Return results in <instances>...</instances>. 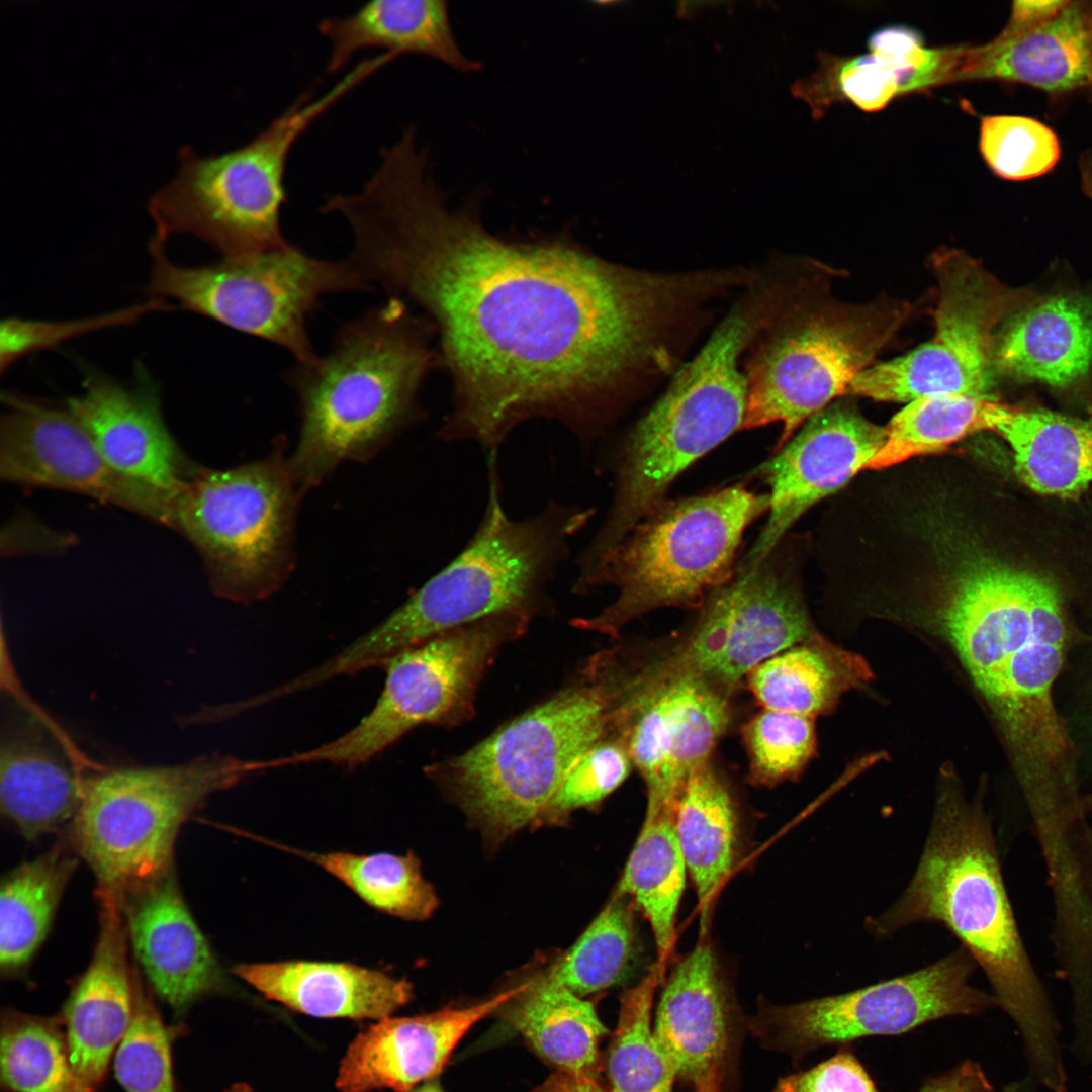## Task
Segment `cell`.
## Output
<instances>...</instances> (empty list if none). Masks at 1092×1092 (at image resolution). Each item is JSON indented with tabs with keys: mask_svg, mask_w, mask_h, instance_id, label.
Returning <instances> with one entry per match:
<instances>
[{
	"mask_svg": "<svg viewBox=\"0 0 1092 1092\" xmlns=\"http://www.w3.org/2000/svg\"><path fill=\"white\" fill-rule=\"evenodd\" d=\"M814 113L831 104L849 101L867 112L883 109L902 96V78L872 54L837 57L823 54L818 71L795 87Z\"/></svg>",
	"mask_w": 1092,
	"mask_h": 1092,
	"instance_id": "obj_44",
	"label": "cell"
},
{
	"mask_svg": "<svg viewBox=\"0 0 1092 1092\" xmlns=\"http://www.w3.org/2000/svg\"><path fill=\"white\" fill-rule=\"evenodd\" d=\"M632 766L623 743L608 735L578 761L534 825H558L575 810L598 805L626 780Z\"/></svg>",
	"mask_w": 1092,
	"mask_h": 1092,
	"instance_id": "obj_47",
	"label": "cell"
},
{
	"mask_svg": "<svg viewBox=\"0 0 1092 1092\" xmlns=\"http://www.w3.org/2000/svg\"><path fill=\"white\" fill-rule=\"evenodd\" d=\"M534 1092H607L592 1076L560 1072L551 1076Z\"/></svg>",
	"mask_w": 1092,
	"mask_h": 1092,
	"instance_id": "obj_52",
	"label": "cell"
},
{
	"mask_svg": "<svg viewBox=\"0 0 1092 1092\" xmlns=\"http://www.w3.org/2000/svg\"><path fill=\"white\" fill-rule=\"evenodd\" d=\"M995 376L1069 388L1092 374V294H1059L1016 308L999 326Z\"/></svg>",
	"mask_w": 1092,
	"mask_h": 1092,
	"instance_id": "obj_27",
	"label": "cell"
},
{
	"mask_svg": "<svg viewBox=\"0 0 1092 1092\" xmlns=\"http://www.w3.org/2000/svg\"><path fill=\"white\" fill-rule=\"evenodd\" d=\"M835 269L815 262L787 282L746 366L742 429L782 425L778 449L808 419L841 396L914 312L888 295L851 302L832 291Z\"/></svg>",
	"mask_w": 1092,
	"mask_h": 1092,
	"instance_id": "obj_7",
	"label": "cell"
},
{
	"mask_svg": "<svg viewBox=\"0 0 1092 1092\" xmlns=\"http://www.w3.org/2000/svg\"><path fill=\"white\" fill-rule=\"evenodd\" d=\"M1053 941L1073 1002L1072 1053L1092 1064V836L1069 840L1046 866Z\"/></svg>",
	"mask_w": 1092,
	"mask_h": 1092,
	"instance_id": "obj_31",
	"label": "cell"
},
{
	"mask_svg": "<svg viewBox=\"0 0 1092 1092\" xmlns=\"http://www.w3.org/2000/svg\"><path fill=\"white\" fill-rule=\"evenodd\" d=\"M125 386L87 370L83 391L67 407L120 473L177 495L197 465L188 462L162 414L160 388L145 368Z\"/></svg>",
	"mask_w": 1092,
	"mask_h": 1092,
	"instance_id": "obj_23",
	"label": "cell"
},
{
	"mask_svg": "<svg viewBox=\"0 0 1092 1092\" xmlns=\"http://www.w3.org/2000/svg\"><path fill=\"white\" fill-rule=\"evenodd\" d=\"M288 849L323 868L371 907L406 920H424L438 905L433 887L423 878L413 854H354Z\"/></svg>",
	"mask_w": 1092,
	"mask_h": 1092,
	"instance_id": "obj_39",
	"label": "cell"
},
{
	"mask_svg": "<svg viewBox=\"0 0 1092 1092\" xmlns=\"http://www.w3.org/2000/svg\"><path fill=\"white\" fill-rule=\"evenodd\" d=\"M699 610L684 640L643 672L691 674L729 696L761 662L817 633L774 551L754 568L736 567Z\"/></svg>",
	"mask_w": 1092,
	"mask_h": 1092,
	"instance_id": "obj_17",
	"label": "cell"
},
{
	"mask_svg": "<svg viewBox=\"0 0 1092 1092\" xmlns=\"http://www.w3.org/2000/svg\"><path fill=\"white\" fill-rule=\"evenodd\" d=\"M254 774L257 760L221 754L98 770L86 778L67 839L92 870L97 892L119 898L173 867L181 826L210 795Z\"/></svg>",
	"mask_w": 1092,
	"mask_h": 1092,
	"instance_id": "obj_11",
	"label": "cell"
},
{
	"mask_svg": "<svg viewBox=\"0 0 1092 1092\" xmlns=\"http://www.w3.org/2000/svg\"><path fill=\"white\" fill-rule=\"evenodd\" d=\"M165 244L153 238L149 242L147 293L152 298L174 299L186 310L276 344L297 363L318 356L307 322L323 296L375 290L348 259H320L292 243L199 267L174 264Z\"/></svg>",
	"mask_w": 1092,
	"mask_h": 1092,
	"instance_id": "obj_13",
	"label": "cell"
},
{
	"mask_svg": "<svg viewBox=\"0 0 1092 1092\" xmlns=\"http://www.w3.org/2000/svg\"><path fill=\"white\" fill-rule=\"evenodd\" d=\"M917 1092H997L982 1069L972 1060H965L951 1070L928 1077Z\"/></svg>",
	"mask_w": 1092,
	"mask_h": 1092,
	"instance_id": "obj_50",
	"label": "cell"
},
{
	"mask_svg": "<svg viewBox=\"0 0 1092 1092\" xmlns=\"http://www.w3.org/2000/svg\"><path fill=\"white\" fill-rule=\"evenodd\" d=\"M769 509V495L743 485L662 502L647 514L574 592L613 585L616 599L571 624L612 637L632 620L665 607L700 608L735 574L746 528Z\"/></svg>",
	"mask_w": 1092,
	"mask_h": 1092,
	"instance_id": "obj_9",
	"label": "cell"
},
{
	"mask_svg": "<svg viewBox=\"0 0 1092 1092\" xmlns=\"http://www.w3.org/2000/svg\"><path fill=\"white\" fill-rule=\"evenodd\" d=\"M381 69L376 58L357 63L320 96L304 92L246 144L200 156L191 147L178 151L172 178L148 203L153 238L193 235L223 258L286 246L280 214L287 201L285 171L289 153L306 129L344 96Z\"/></svg>",
	"mask_w": 1092,
	"mask_h": 1092,
	"instance_id": "obj_8",
	"label": "cell"
},
{
	"mask_svg": "<svg viewBox=\"0 0 1092 1092\" xmlns=\"http://www.w3.org/2000/svg\"><path fill=\"white\" fill-rule=\"evenodd\" d=\"M187 1027L163 1019L148 988L134 973V1012L113 1058L115 1079L125 1092H177L173 1046Z\"/></svg>",
	"mask_w": 1092,
	"mask_h": 1092,
	"instance_id": "obj_43",
	"label": "cell"
},
{
	"mask_svg": "<svg viewBox=\"0 0 1092 1092\" xmlns=\"http://www.w3.org/2000/svg\"><path fill=\"white\" fill-rule=\"evenodd\" d=\"M674 829L705 921L733 868L738 841L735 802L710 760L687 776L675 803Z\"/></svg>",
	"mask_w": 1092,
	"mask_h": 1092,
	"instance_id": "obj_33",
	"label": "cell"
},
{
	"mask_svg": "<svg viewBox=\"0 0 1092 1092\" xmlns=\"http://www.w3.org/2000/svg\"><path fill=\"white\" fill-rule=\"evenodd\" d=\"M776 1092H881L850 1046L811 1069L779 1080Z\"/></svg>",
	"mask_w": 1092,
	"mask_h": 1092,
	"instance_id": "obj_49",
	"label": "cell"
},
{
	"mask_svg": "<svg viewBox=\"0 0 1092 1092\" xmlns=\"http://www.w3.org/2000/svg\"><path fill=\"white\" fill-rule=\"evenodd\" d=\"M885 440L886 427L867 420L849 400L837 399L808 419L758 469L770 488L769 516L737 567L761 563L806 511L867 469Z\"/></svg>",
	"mask_w": 1092,
	"mask_h": 1092,
	"instance_id": "obj_20",
	"label": "cell"
},
{
	"mask_svg": "<svg viewBox=\"0 0 1092 1092\" xmlns=\"http://www.w3.org/2000/svg\"><path fill=\"white\" fill-rule=\"evenodd\" d=\"M532 617L504 613L439 633L384 663L372 710L333 740L275 759L277 767L329 763L353 768L423 724L455 726L474 713L477 688L493 657L520 637Z\"/></svg>",
	"mask_w": 1092,
	"mask_h": 1092,
	"instance_id": "obj_14",
	"label": "cell"
},
{
	"mask_svg": "<svg viewBox=\"0 0 1092 1092\" xmlns=\"http://www.w3.org/2000/svg\"><path fill=\"white\" fill-rule=\"evenodd\" d=\"M0 1085L2 1092H77L59 1014L2 1010Z\"/></svg>",
	"mask_w": 1092,
	"mask_h": 1092,
	"instance_id": "obj_41",
	"label": "cell"
},
{
	"mask_svg": "<svg viewBox=\"0 0 1092 1092\" xmlns=\"http://www.w3.org/2000/svg\"><path fill=\"white\" fill-rule=\"evenodd\" d=\"M585 676L427 768L493 842L534 825L578 761L609 735L605 691Z\"/></svg>",
	"mask_w": 1092,
	"mask_h": 1092,
	"instance_id": "obj_10",
	"label": "cell"
},
{
	"mask_svg": "<svg viewBox=\"0 0 1092 1092\" xmlns=\"http://www.w3.org/2000/svg\"><path fill=\"white\" fill-rule=\"evenodd\" d=\"M728 697L691 674L622 676L611 730L645 782L646 808L674 810L687 776L710 760L728 728Z\"/></svg>",
	"mask_w": 1092,
	"mask_h": 1092,
	"instance_id": "obj_18",
	"label": "cell"
},
{
	"mask_svg": "<svg viewBox=\"0 0 1092 1092\" xmlns=\"http://www.w3.org/2000/svg\"><path fill=\"white\" fill-rule=\"evenodd\" d=\"M918 922L945 926L989 980L997 1006L1021 1035L1029 1074L1046 1089L1068 1077L1061 1026L1022 942L1001 873L995 836L979 802H968L949 768L939 776L930 831L900 898L868 921L889 935Z\"/></svg>",
	"mask_w": 1092,
	"mask_h": 1092,
	"instance_id": "obj_3",
	"label": "cell"
},
{
	"mask_svg": "<svg viewBox=\"0 0 1092 1092\" xmlns=\"http://www.w3.org/2000/svg\"><path fill=\"white\" fill-rule=\"evenodd\" d=\"M233 971L268 999L321 1018L379 1020L413 997L406 980L350 963L292 960Z\"/></svg>",
	"mask_w": 1092,
	"mask_h": 1092,
	"instance_id": "obj_28",
	"label": "cell"
},
{
	"mask_svg": "<svg viewBox=\"0 0 1092 1092\" xmlns=\"http://www.w3.org/2000/svg\"><path fill=\"white\" fill-rule=\"evenodd\" d=\"M3 705L0 744V809L27 840L70 825L87 777L55 725L19 694Z\"/></svg>",
	"mask_w": 1092,
	"mask_h": 1092,
	"instance_id": "obj_21",
	"label": "cell"
},
{
	"mask_svg": "<svg viewBox=\"0 0 1092 1092\" xmlns=\"http://www.w3.org/2000/svg\"><path fill=\"white\" fill-rule=\"evenodd\" d=\"M118 900L139 965L177 1018L225 988L222 970L183 899L173 867L126 890Z\"/></svg>",
	"mask_w": 1092,
	"mask_h": 1092,
	"instance_id": "obj_22",
	"label": "cell"
},
{
	"mask_svg": "<svg viewBox=\"0 0 1092 1092\" xmlns=\"http://www.w3.org/2000/svg\"><path fill=\"white\" fill-rule=\"evenodd\" d=\"M510 1003L507 1021L541 1058L560 1072L594 1077L607 1029L592 1002L547 971L525 982Z\"/></svg>",
	"mask_w": 1092,
	"mask_h": 1092,
	"instance_id": "obj_34",
	"label": "cell"
},
{
	"mask_svg": "<svg viewBox=\"0 0 1092 1092\" xmlns=\"http://www.w3.org/2000/svg\"><path fill=\"white\" fill-rule=\"evenodd\" d=\"M754 785L775 786L799 777L815 755L817 740L812 718L763 709L743 727Z\"/></svg>",
	"mask_w": 1092,
	"mask_h": 1092,
	"instance_id": "obj_45",
	"label": "cell"
},
{
	"mask_svg": "<svg viewBox=\"0 0 1092 1092\" xmlns=\"http://www.w3.org/2000/svg\"><path fill=\"white\" fill-rule=\"evenodd\" d=\"M654 1031L679 1075L697 1089L719 1085L728 1045V1006L717 959L706 940L681 959L666 980Z\"/></svg>",
	"mask_w": 1092,
	"mask_h": 1092,
	"instance_id": "obj_29",
	"label": "cell"
},
{
	"mask_svg": "<svg viewBox=\"0 0 1092 1092\" xmlns=\"http://www.w3.org/2000/svg\"><path fill=\"white\" fill-rule=\"evenodd\" d=\"M1070 1L1063 0H1018L1012 4L1007 25L1028 27L1038 24L1057 15Z\"/></svg>",
	"mask_w": 1092,
	"mask_h": 1092,
	"instance_id": "obj_51",
	"label": "cell"
},
{
	"mask_svg": "<svg viewBox=\"0 0 1092 1092\" xmlns=\"http://www.w3.org/2000/svg\"><path fill=\"white\" fill-rule=\"evenodd\" d=\"M224 1092H254L252 1087L246 1083H236L228 1088Z\"/></svg>",
	"mask_w": 1092,
	"mask_h": 1092,
	"instance_id": "obj_55",
	"label": "cell"
},
{
	"mask_svg": "<svg viewBox=\"0 0 1092 1092\" xmlns=\"http://www.w3.org/2000/svg\"><path fill=\"white\" fill-rule=\"evenodd\" d=\"M226 469L197 466L174 503V529L199 553L212 590L237 603L267 599L295 566L302 491L284 442Z\"/></svg>",
	"mask_w": 1092,
	"mask_h": 1092,
	"instance_id": "obj_12",
	"label": "cell"
},
{
	"mask_svg": "<svg viewBox=\"0 0 1092 1092\" xmlns=\"http://www.w3.org/2000/svg\"><path fill=\"white\" fill-rule=\"evenodd\" d=\"M79 856L68 841L8 873L0 892V971L22 974L46 939Z\"/></svg>",
	"mask_w": 1092,
	"mask_h": 1092,
	"instance_id": "obj_36",
	"label": "cell"
},
{
	"mask_svg": "<svg viewBox=\"0 0 1092 1092\" xmlns=\"http://www.w3.org/2000/svg\"><path fill=\"white\" fill-rule=\"evenodd\" d=\"M169 307L173 305L165 300L151 298L134 306L74 321L46 322L8 317L1 322V371L4 372L18 359L36 350L53 347L91 331L128 324L149 312Z\"/></svg>",
	"mask_w": 1092,
	"mask_h": 1092,
	"instance_id": "obj_48",
	"label": "cell"
},
{
	"mask_svg": "<svg viewBox=\"0 0 1092 1092\" xmlns=\"http://www.w3.org/2000/svg\"><path fill=\"white\" fill-rule=\"evenodd\" d=\"M687 875L674 813L646 810L615 894L628 898L648 921L657 950L656 964L663 972L674 947L675 921Z\"/></svg>",
	"mask_w": 1092,
	"mask_h": 1092,
	"instance_id": "obj_37",
	"label": "cell"
},
{
	"mask_svg": "<svg viewBox=\"0 0 1092 1092\" xmlns=\"http://www.w3.org/2000/svg\"><path fill=\"white\" fill-rule=\"evenodd\" d=\"M928 626L996 719L1033 822L1061 818L1079 798L1069 738L1054 702L1067 636L1054 584L982 559L953 581Z\"/></svg>",
	"mask_w": 1092,
	"mask_h": 1092,
	"instance_id": "obj_2",
	"label": "cell"
},
{
	"mask_svg": "<svg viewBox=\"0 0 1092 1092\" xmlns=\"http://www.w3.org/2000/svg\"><path fill=\"white\" fill-rule=\"evenodd\" d=\"M872 677L861 655L818 633L764 660L746 676L763 709L812 719L831 712L843 694Z\"/></svg>",
	"mask_w": 1092,
	"mask_h": 1092,
	"instance_id": "obj_32",
	"label": "cell"
},
{
	"mask_svg": "<svg viewBox=\"0 0 1092 1092\" xmlns=\"http://www.w3.org/2000/svg\"><path fill=\"white\" fill-rule=\"evenodd\" d=\"M631 903L614 894L576 942L550 967L551 976L580 997L621 982L635 952Z\"/></svg>",
	"mask_w": 1092,
	"mask_h": 1092,
	"instance_id": "obj_42",
	"label": "cell"
},
{
	"mask_svg": "<svg viewBox=\"0 0 1092 1092\" xmlns=\"http://www.w3.org/2000/svg\"><path fill=\"white\" fill-rule=\"evenodd\" d=\"M929 267L937 284L933 337L903 356L870 366L847 396L897 402L943 393L993 397L995 335L1017 308L1014 292L962 250L933 252Z\"/></svg>",
	"mask_w": 1092,
	"mask_h": 1092,
	"instance_id": "obj_15",
	"label": "cell"
},
{
	"mask_svg": "<svg viewBox=\"0 0 1092 1092\" xmlns=\"http://www.w3.org/2000/svg\"><path fill=\"white\" fill-rule=\"evenodd\" d=\"M719 1085H710L697 1089V1092H718Z\"/></svg>",
	"mask_w": 1092,
	"mask_h": 1092,
	"instance_id": "obj_56",
	"label": "cell"
},
{
	"mask_svg": "<svg viewBox=\"0 0 1092 1092\" xmlns=\"http://www.w3.org/2000/svg\"><path fill=\"white\" fill-rule=\"evenodd\" d=\"M1091 1081H1092V1076H1091Z\"/></svg>",
	"mask_w": 1092,
	"mask_h": 1092,
	"instance_id": "obj_57",
	"label": "cell"
},
{
	"mask_svg": "<svg viewBox=\"0 0 1092 1092\" xmlns=\"http://www.w3.org/2000/svg\"><path fill=\"white\" fill-rule=\"evenodd\" d=\"M1083 172L1084 184L1092 194V153L1084 164Z\"/></svg>",
	"mask_w": 1092,
	"mask_h": 1092,
	"instance_id": "obj_53",
	"label": "cell"
},
{
	"mask_svg": "<svg viewBox=\"0 0 1092 1092\" xmlns=\"http://www.w3.org/2000/svg\"><path fill=\"white\" fill-rule=\"evenodd\" d=\"M770 315L759 291L737 302L636 424L620 454L607 517L577 560L579 574L590 573L662 503L678 475L742 428L748 389L739 361Z\"/></svg>",
	"mask_w": 1092,
	"mask_h": 1092,
	"instance_id": "obj_6",
	"label": "cell"
},
{
	"mask_svg": "<svg viewBox=\"0 0 1092 1092\" xmlns=\"http://www.w3.org/2000/svg\"><path fill=\"white\" fill-rule=\"evenodd\" d=\"M2 399V479L83 494L174 529L176 495L116 470L68 407L12 393Z\"/></svg>",
	"mask_w": 1092,
	"mask_h": 1092,
	"instance_id": "obj_19",
	"label": "cell"
},
{
	"mask_svg": "<svg viewBox=\"0 0 1092 1092\" xmlns=\"http://www.w3.org/2000/svg\"><path fill=\"white\" fill-rule=\"evenodd\" d=\"M976 963L960 947L918 971L846 993L770 1007L753 1022L770 1048L800 1059L824 1046H850L873 1036H897L949 1016L997 1006L970 985Z\"/></svg>",
	"mask_w": 1092,
	"mask_h": 1092,
	"instance_id": "obj_16",
	"label": "cell"
},
{
	"mask_svg": "<svg viewBox=\"0 0 1092 1092\" xmlns=\"http://www.w3.org/2000/svg\"><path fill=\"white\" fill-rule=\"evenodd\" d=\"M998 80L1048 92L1092 86V8L1070 1L1028 27L1006 25L993 40L960 46L949 83Z\"/></svg>",
	"mask_w": 1092,
	"mask_h": 1092,
	"instance_id": "obj_26",
	"label": "cell"
},
{
	"mask_svg": "<svg viewBox=\"0 0 1092 1092\" xmlns=\"http://www.w3.org/2000/svg\"><path fill=\"white\" fill-rule=\"evenodd\" d=\"M317 29L330 44L327 74L340 71L367 49L425 56L460 73L481 68L459 46L447 2L441 0L370 1L348 15L322 19Z\"/></svg>",
	"mask_w": 1092,
	"mask_h": 1092,
	"instance_id": "obj_30",
	"label": "cell"
},
{
	"mask_svg": "<svg viewBox=\"0 0 1092 1092\" xmlns=\"http://www.w3.org/2000/svg\"><path fill=\"white\" fill-rule=\"evenodd\" d=\"M523 987L524 983L469 1006L377 1020L349 1044L339 1066L337 1088L341 1092H410L438 1075L468 1030Z\"/></svg>",
	"mask_w": 1092,
	"mask_h": 1092,
	"instance_id": "obj_25",
	"label": "cell"
},
{
	"mask_svg": "<svg viewBox=\"0 0 1092 1092\" xmlns=\"http://www.w3.org/2000/svg\"><path fill=\"white\" fill-rule=\"evenodd\" d=\"M493 469L491 462L487 505L465 548L390 615L324 661L326 679L383 666L410 647L483 618L533 617L544 608L547 585L595 511L549 502L532 517L510 518Z\"/></svg>",
	"mask_w": 1092,
	"mask_h": 1092,
	"instance_id": "obj_4",
	"label": "cell"
},
{
	"mask_svg": "<svg viewBox=\"0 0 1092 1092\" xmlns=\"http://www.w3.org/2000/svg\"><path fill=\"white\" fill-rule=\"evenodd\" d=\"M979 147L990 169L1008 180L1038 177L1056 165L1061 154L1050 127L1018 115L982 117Z\"/></svg>",
	"mask_w": 1092,
	"mask_h": 1092,
	"instance_id": "obj_46",
	"label": "cell"
},
{
	"mask_svg": "<svg viewBox=\"0 0 1092 1092\" xmlns=\"http://www.w3.org/2000/svg\"><path fill=\"white\" fill-rule=\"evenodd\" d=\"M410 1092H443V1090L440 1087L439 1083L435 1081H429L425 1082L424 1085Z\"/></svg>",
	"mask_w": 1092,
	"mask_h": 1092,
	"instance_id": "obj_54",
	"label": "cell"
},
{
	"mask_svg": "<svg viewBox=\"0 0 1092 1092\" xmlns=\"http://www.w3.org/2000/svg\"><path fill=\"white\" fill-rule=\"evenodd\" d=\"M664 972L655 964L625 991L608 1056L612 1092H671L678 1068L651 1025L654 993Z\"/></svg>",
	"mask_w": 1092,
	"mask_h": 1092,
	"instance_id": "obj_40",
	"label": "cell"
},
{
	"mask_svg": "<svg viewBox=\"0 0 1092 1092\" xmlns=\"http://www.w3.org/2000/svg\"><path fill=\"white\" fill-rule=\"evenodd\" d=\"M1010 408L994 397L959 393L914 399L886 426L885 443L867 469H885L945 449L976 432L996 430Z\"/></svg>",
	"mask_w": 1092,
	"mask_h": 1092,
	"instance_id": "obj_38",
	"label": "cell"
},
{
	"mask_svg": "<svg viewBox=\"0 0 1092 1092\" xmlns=\"http://www.w3.org/2000/svg\"><path fill=\"white\" fill-rule=\"evenodd\" d=\"M99 931L92 959L59 1013L77 1092H100L134 1012V973L120 902L97 894Z\"/></svg>",
	"mask_w": 1092,
	"mask_h": 1092,
	"instance_id": "obj_24",
	"label": "cell"
},
{
	"mask_svg": "<svg viewBox=\"0 0 1092 1092\" xmlns=\"http://www.w3.org/2000/svg\"><path fill=\"white\" fill-rule=\"evenodd\" d=\"M996 431L1011 448L1018 477L1032 490L1070 496L1092 484V417L1011 406Z\"/></svg>",
	"mask_w": 1092,
	"mask_h": 1092,
	"instance_id": "obj_35",
	"label": "cell"
},
{
	"mask_svg": "<svg viewBox=\"0 0 1092 1092\" xmlns=\"http://www.w3.org/2000/svg\"><path fill=\"white\" fill-rule=\"evenodd\" d=\"M427 329L405 302L389 297L342 325L330 351L283 373L299 405L288 456L304 494L346 461H367L416 416L430 366Z\"/></svg>",
	"mask_w": 1092,
	"mask_h": 1092,
	"instance_id": "obj_5",
	"label": "cell"
},
{
	"mask_svg": "<svg viewBox=\"0 0 1092 1092\" xmlns=\"http://www.w3.org/2000/svg\"><path fill=\"white\" fill-rule=\"evenodd\" d=\"M349 225L361 275L437 326L454 384L440 437L490 450L537 417L585 438L693 293L688 275L500 239L468 207L451 208L423 165L378 181Z\"/></svg>",
	"mask_w": 1092,
	"mask_h": 1092,
	"instance_id": "obj_1",
	"label": "cell"
}]
</instances>
